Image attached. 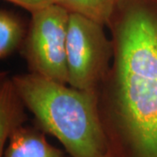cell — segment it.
Instances as JSON below:
<instances>
[{"label": "cell", "instance_id": "cell-10", "mask_svg": "<svg viewBox=\"0 0 157 157\" xmlns=\"http://www.w3.org/2000/svg\"><path fill=\"white\" fill-rule=\"evenodd\" d=\"M101 157H113V155L110 154V152L108 151V153H107L106 155H104L103 156H101Z\"/></svg>", "mask_w": 157, "mask_h": 157}, {"label": "cell", "instance_id": "cell-1", "mask_svg": "<svg viewBox=\"0 0 157 157\" xmlns=\"http://www.w3.org/2000/svg\"><path fill=\"white\" fill-rule=\"evenodd\" d=\"M99 113L113 157H157V0H118Z\"/></svg>", "mask_w": 157, "mask_h": 157}, {"label": "cell", "instance_id": "cell-3", "mask_svg": "<svg viewBox=\"0 0 157 157\" xmlns=\"http://www.w3.org/2000/svg\"><path fill=\"white\" fill-rule=\"evenodd\" d=\"M103 25L70 12L67 36L68 83L73 88L98 91L113 59V43Z\"/></svg>", "mask_w": 157, "mask_h": 157}, {"label": "cell", "instance_id": "cell-9", "mask_svg": "<svg viewBox=\"0 0 157 157\" xmlns=\"http://www.w3.org/2000/svg\"><path fill=\"white\" fill-rule=\"evenodd\" d=\"M30 11L32 14L56 4L55 0H7Z\"/></svg>", "mask_w": 157, "mask_h": 157}, {"label": "cell", "instance_id": "cell-7", "mask_svg": "<svg viewBox=\"0 0 157 157\" xmlns=\"http://www.w3.org/2000/svg\"><path fill=\"white\" fill-rule=\"evenodd\" d=\"M24 25L11 11H0V58L6 59L22 46L25 38Z\"/></svg>", "mask_w": 157, "mask_h": 157}, {"label": "cell", "instance_id": "cell-2", "mask_svg": "<svg viewBox=\"0 0 157 157\" xmlns=\"http://www.w3.org/2000/svg\"><path fill=\"white\" fill-rule=\"evenodd\" d=\"M12 79L39 128L54 136L71 156L101 157L108 153L98 91L76 89L32 73Z\"/></svg>", "mask_w": 157, "mask_h": 157}, {"label": "cell", "instance_id": "cell-6", "mask_svg": "<svg viewBox=\"0 0 157 157\" xmlns=\"http://www.w3.org/2000/svg\"><path fill=\"white\" fill-rule=\"evenodd\" d=\"M3 156L64 157V155L61 150L47 141L41 129L22 127L10 137Z\"/></svg>", "mask_w": 157, "mask_h": 157}, {"label": "cell", "instance_id": "cell-4", "mask_svg": "<svg viewBox=\"0 0 157 157\" xmlns=\"http://www.w3.org/2000/svg\"><path fill=\"white\" fill-rule=\"evenodd\" d=\"M70 11L58 4L32 14L22 54L32 73L68 83L67 36Z\"/></svg>", "mask_w": 157, "mask_h": 157}, {"label": "cell", "instance_id": "cell-8", "mask_svg": "<svg viewBox=\"0 0 157 157\" xmlns=\"http://www.w3.org/2000/svg\"><path fill=\"white\" fill-rule=\"evenodd\" d=\"M73 13H78L107 25L118 0H55Z\"/></svg>", "mask_w": 157, "mask_h": 157}, {"label": "cell", "instance_id": "cell-5", "mask_svg": "<svg viewBox=\"0 0 157 157\" xmlns=\"http://www.w3.org/2000/svg\"><path fill=\"white\" fill-rule=\"evenodd\" d=\"M25 105L12 78L4 77L0 86V157L12 134L24 127L26 121Z\"/></svg>", "mask_w": 157, "mask_h": 157}]
</instances>
